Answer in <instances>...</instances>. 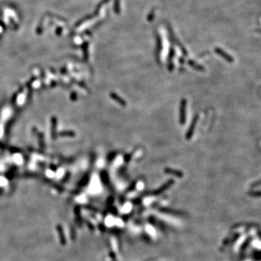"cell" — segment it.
I'll return each instance as SVG.
<instances>
[{
  "instance_id": "1",
  "label": "cell",
  "mask_w": 261,
  "mask_h": 261,
  "mask_svg": "<svg viewBox=\"0 0 261 261\" xmlns=\"http://www.w3.org/2000/svg\"><path fill=\"white\" fill-rule=\"evenodd\" d=\"M186 107H187V100L183 98L181 100L179 106V123L182 126L186 122Z\"/></svg>"
},
{
  "instance_id": "2",
  "label": "cell",
  "mask_w": 261,
  "mask_h": 261,
  "mask_svg": "<svg viewBox=\"0 0 261 261\" xmlns=\"http://www.w3.org/2000/svg\"><path fill=\"white\" fill-rule=\"evenodd\" d=\"M199 120V115L196 114L194 115V117L192 119V122L190 123V126H189V129H188L187 132H186V136H185V138L186 139V140H190L192 138L194 135V133L195 127L197 126V121Z\"/></svg>"
},
{
  "instance_id": "3",
  "label": "cell",
  "mask_w": 261,
  "mask_h": 261,
  "mask_svg": "<svg viewBox=\"0 0 261 261\" xmlns=\"http://www.w3.org/2000/svg\"><path fill=\"white\" fill-rule=\"evenodd\" d=\"M215 52L217 54H218L219 56H220L221 57H223L225 60H226L229 63H233L234 62V58L231 55H229L228 53H226V52L223 51L222 49L219 48V47H216L215 49Z\"/></svg>"
},
{
  "instance_id": "4",
  "label": "cell",
  "mask_w": 261,
  "mask_h": 261,
  "mask_svg": "<svg viewBox=\"0 0 261 261\" xmlns=\"http://www.w3.org/2000/svg\"><path fill=\"white\" fill-rule=\"evenodd\" d=\"M110 97L112 100H114L115 102H116L117 104H119L120 106H122V107H126V102L125 101L122 97H120V96L117 95L116 93L111 92L110 94Z\"/></svg>"
},
{
  "instance_id": "5",
  "label": "cell",
  "mask_w": 261,
  "mask_h": 261,
  "mask_svg": "<svg viewBox=\"0 0 261 261\" xmlns=\"http://www.w3.org/2000/svg\"><path fill=\"white\" fill-rule=\"evenodd\" d=\"M164 172L166 173H167V174L173 175V176H177L179 178H181L183 176V172L179 170H176V169L170 168H166L164 169Z\"/></svg>"
},
{
  "instance_id": "6",
  "label": "cell",
  "mask_w": 261,
  "mask_h": 261,
  "mask_svg": "<svg viewBox=\"0 0 261 261\" xmlns=\"http://www.w3.org/2000/svg\"><path fill=\"white\" fill-rule=\"evenodd\" d=\"M175 55V52L173 50V48H171L170 49V52H169L168 55V69L170 72H172L173 71V68H174V65L173 64V57Z\"/></svg>"
},
{
  "instance_id": "7",
  "label": "cell",
  "mask_w": 261,
  "mask_h": 261,
  "mask_svg": "<svg viewBox=\"0 0 261 261\" xmlns=\"http://www.w3.org/2000/svg\"><path fill=\"white\" fill-rule=\"evenodd\" d=\"M188 65H189L190 67H192V68H194V69L196 70V71H200V72L205 71V68H203V66H201L200 65L197 64V63H195L194 61H193V60H189V61H188Z\"/></svg>"
},
{
  "instance_id": "8",
  "label": "cell",
  "mask_w": 261,
  "mask_h": 261,
  "mask_svg": "<svg viewBox=\"0 0 261 261\" xmlns=\"http://www.w3.org/2000/svg\"><path fill=\"white\" fill-rule=\"evenodd\" d=\"M156 39H157V52L160 54L162 50V41L159 34H156Z\"/></svg>"
},
{
  "instance_id": "9",
  "label": "cell",
  "mask_w": 261,
  "mask_h": 261,
  "mask_svg": "<svg viewBox=\"0 0 261 261\" xmlns=\"http://www.w3.org/2000/svg\"><path fill=\"white\" fill-rule=\"evenodd\" d=\"M114 11L116 14L120 13V2H119V0H115L114 3Z\"/></svg>"
},
{
  "instance_id": "10",
  "label": "cell",
  "mask_w": 261,
  "mask_h": 261,
  "mask_svg": "<svg viewBox=\"0 0 261 261\" xmlns=\"http://www.w3.org/2000/svg\"><path fill=\"white\" fill-rule=\"evenodd\" d=\"M116 155H117V152H111L109 154L108 157H107L108 161L109 162L113 161V160L116 157Z\"/></svg>"
},
{
  "instance_id": "11",
  "label": "cell",
  "mask_w": 261,
  "mask_h": 261,
  "mask_svg": "<svg viewBox=\"0 0 261 261\" xmlns=\"http://www.w3.org/2000/svg\"><path fill=\"white\" fill-rule=\"evenodd\" d=\"M131 157H132V155L131 154H126V155L124 156V160L126 163H129L131 159Z\"/></svg>"
},
{
  "instance_id": "12",
  "label": "cell",
  "mask_w": 261,
  "mask_h": 261,
  "mask_svg": "<svg viewBox=\"0 0 261 261\" xmlns=\"http://www.w3.org/2000/svg\"><path fill=\"white\" fill-rule=\"evenodd\" d=\"M154 18V11H152L148 15V21H152Z\"/></svg>"
}]
</instances>
